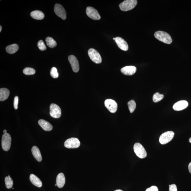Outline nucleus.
<instances>
[{
    "mask_svg": "<svg viewBox=\"0 0 191 191\" xmlns=\"http://www.w3.org/2000/svg\"><path fill=\"white\" fill-rule=\"evenodd\" d=\"M50 114L51 116L55 118H59L61 115V110L58 105L54 104H51L50 107Z\"/></svg>",
    "mask_w": 191,
    "mask_h": 191,
    "instance_id": "nucleus-7",
    "label": "nucleus"
},
{
    "mask_svg": "<svg viewBox=\"0 0 191 191\" xmlns=\"http://www.w3.org/2000/svg\"><path fill=\"white\" fill-rule=\"evenodd\" d=\"M50 75L53 78H57L58 77V73L56 67H53L51 69Z\"/></svg>",
    "mask_w": 191,
    "mask_h": 191,
    "instance_id": "nucleus-28",
    "label": "nucleus"
},
{
    "mask_svg": "<svg viewBox=\"0 0 191 191\" xmlns=\"http://www.w3.org/2000/svg\"><path fill=\"white\" fill-rule=\"evenodd\" d=\"M154 36L159 41L168 44H171L172 41L171 36L165 32L162 31L156 32L154 33Z\"/></svg>",
    "mask_w": 191,
    "mask_h": 191,
    "instance_id": "nucleus-1",
    "label": "nucleus"
},
{
    "mask_svg": "<svg viewBox=\"0 0 191 191\" xmlns=\"http://www.w3.org/2000/svg\"><path fill=\"white\" fill-rule=\"evenodd\" d=\"M32 154L36 159L38 162H41L42 160L41 152L38 147L36 146L33 147L32 148Z\"/></svg>",
    "mask_w": 191,
    "mask_h": 191,
    "instance_id": "nucleus-18",
    "label": "nucleus"
},
{
    "mask_svg": "<svg viewBox=\"0 0 191 191\" xmlns=\"http://www.w3.org/2000/svg\"><path fill=\"white\" fill-rule=\"evenodd\" d=\"M10 91L8 89L2 88L0 89V101H4L8 98Z\"/></svg>",
    "mask_w": 191,
    "mask_h": 191,
    "instance_id": "nucleus-20",
    "label": "nucleus"
},
{
    "mask_svg": "<svg viewBox=\"0 0 191 191\" xmlns=\"http://www.w3.org/2000/svg\"><path fill=\"white\" fill-rule=\"evenodd\" d=\"M88 55L91 60L96 64H101L102 61V58L99 53L95 49L91 48L88 51Z\"/></svg>",
    "mask_w": 191,
    "mask_h": 191,
    "instance_id": "nucleus-4",
    "label": "nucleus"
},
{
    "mask_svg": "<svg viewBox=\"0 0 191 191\" xmlns=\"http://www.w3.org/2000/svg\"><path fill=\"white\" fill-rule=\"evenodd\" d=\"M65 182V177L64 174L62 173L58 174L56 178V183L57 186L59 188H62L64 186Z\"/></svg>",
    "mask_w": 191,
    "mask_h": 191,
    "instance_id": "nucleus-17",
    "label": "nucleus"
},
{
    "mask_svg": "<svg viewBox=\"0 0 191 191\" xmlns=\"http://www.w3.org/2000/svg\"><path fill=\"white\" fill-rule=\"evenodd\" d=\"M5 182L6 187L7 189H10L13 186V181L10 177L8 176L5 178Z\"/></svg>",
    "mask_w": 191,
    "mask_h": 191,
    "instance_id": "nucleus-24",
    "label": "nucleus"
},
{
    "mask_svg": "<svg viewBox=\"0 0 191 191\" xmlns=\"http://www.w3.org/2000/svg\"><path fill=\"white\" fill-rule=\"evenodd\" d=\"M81 143L79 139L76 138H71L67 139L64 143V146L68 148H76L79 147Z\"/></svg>",
    "mask_w": 191,
    "mask_h": 191,
    "instance_id": "nucleus-8",
    "label": "nucleus"
},
{
    "mask_svg": "<svg viewBox=\"0 0 191 191\" xmlns=\"http://www.w3.org/2000/svg\"><path fill=\"white\" fill-rule=\"evenodd\" d=\"M115 42L120 49L124 51H127L129 49V46L127 42L123 38L117 37L115 38Z\"/></svg>",
    "mask_w": 191,
    "mask_h": 191,
    "instance_id": "nucleus-13",
    "label": "nucleus"
},
{
    "mask_svg": "<svg viewBox=\"0 0 191 191\" xmlns=\"http://www.w3.org/2000/svg\"><path fill=\"white\" fill-rule=\"evenodd\" d=\"M169 191H177L176 185L175 184H172L169 185Z\"/></svg>",
    "mask_w": 191,
    "mask_h": 191,
    "instance_id": "nucleus-31",
    "label": "nucleus"
},
{
    "mask_svg": "<svg viewBox=\"0 0 191 191\" xmlns=\"http://www.w3.org/2000/svg\"><path fill=\"white\" fill-rule=\"evenodd\" d=\"M146 191H158V190L157 187L152 186L147 189Z\"/></svg>",
    "mask_w": 191,
    "mask_h": 191,
    "instance_id": "nucleus-32",
    "label": "nucleus"
},
{
    "mask_svg": "<svg viewBox=\"0 0 191 191\" xmlns=\"http://www.w3.org/2000/svg\"><path fill=\"white\" fill-rule=\"evenodd\" d=\"M163 95L160 94L158 93H156L153 96V99L154 102L157 103L161 101L164 98Z\"/></svg>",
    "mask_w": 191,
    "mask_h": 191,
    "instance_id": "nucleus-26",
    "label": "nucleus"
},
{
    "mask_svg": "<svg viewBox=\"0 0 191 191\" xmlns=\"http://www.w3.org/2000/svg\"><path fill=\"white\" fill-rule=\"evenodd\" d=\"M11 138L10 135L8 133L4 134L3 135L1 139L2 147L5 151H8L10 148Z\"/></svg>",
    "mask_w": 191,
    "mask_h": 191,
    "instance_id": "nucleus-5",
    "label": "nucleus"
},
{
    "mask_svg": "<svg viewBox=\"0 0 191 191\" xmlns=\"http://www.w3.org/2000/svg\"><path fill=\"white\" fill-rule=\"evenodd\" d=\"M38 123L44 130L50 131L53 129V126L51 125V124L45 120H40L38 121Z\"/></svg>",
    "mask_w": 191,
    "mask_h": 191,
    "instance_id": "nucleus-16",
    "label": "nucleus"
},
{
    "mask_svg": "<svg viewBox=\"0 0 191 191\" xmlns=\"http://www.w3.org/2000/svg\"><path fill=\"white\" fill-rule=\"evenodd\" d=\"M69 61L70 63L72 70L75 73L79 71V62L76 57L73 55H70L68 56Z\"/></svg>",
    "mask_w": 191,
    "mask_h": 191,
    "instance_id": "nucleus-12",
    "label": "nucleus"
},
{
    "mask_svg": "<svg viewBox=\"0 0 191 191\" xmlns=\"http://www.w3.org/2000/svg\"><path fill=\"white\" fill-rule=\"evenodd\" d=\"M55 186H57V185L56 184H55Z\"/></svg>",
    "mask_w": 191,
    "mask_h": 191,
    "instance_id": "nucleus-38",
    "label": "nucleus"
},
{
    "mask_svg": "<svg viewBox=\"0 0 191 191\" xmlns=\"http://www.w3.org/2000/svg\"><path fill=\"white\" fill-rule=\"evenodd\" d=\"M114 191H123L120 190H115Z\"/></svg>",
    "mask_w": 191,
    "mask_h": 191,
    "instance_id": "nucleus-36",
    "label": "nucleus"
},
{
    "mask_svg": "<svg viewBox=\"0 0 191 191\" xmlns=\"http://www.w3.org/2000/svg\"><path fill=\"white\" fill-rule=\"evenodd\" d=\"M113 39L114 40H115V38H113Z\"/></svg>",
    "mask_w": 191,
    "mask_h": 191,
    "instance_id": "nucleus-39",
    "label": "nucleus"
},
{
    "mask_svg": "<svg viewBox=\"0 0 191 191\" xmlns=\"http://www.w3.org/2000/svg\"><path fill=\"white\" fill-rule=\"evenodd\" d=\"M86 14L88 16L93 20H100L101 16L96 9L92 7H87L86 9Z\"/></svg>",
    "mask_w": 191,
    "mask_h": 191,
    "instance_id": "nucleus-9",
    "label": "nucleus"
},
{
    "mask_svg": "<svg viewBox=\"0 0 191 191\" xmlns=\"http://www.w3.org/2000/svg\"><path fill=\"white\" fill-rule=\"evenodd\" d=\"M45 41L48 46L51 48H53L56 46L57 43L56 41L52 38L47 37Z\"/></svg>",
    "mask_w": 191,
    "mask_h": 191,
    "instance_id": "nucleus-23",
    "label": "nucleus"
},
{
    "mask_svg": "<svg viewBox=\"0 0 191 191\" xmlns=\"http://www.w3.org/2000/svg\"><path fill=\"white\" fill-rule=\"evenodd\" d=\"M3 133H4V134L7 133V130H4L3 131Z\"/></svg>",
    "mask_w": 191,
    "mask_h": 191,
    "instance_id": "nucleus-34",
    "label": "nucleus"
},
{
    "mask_svg": "<svg viewBox=\"0 0 191 191\" xmlns=\"http://www.w3.org/2000/svg\"><path fill=\"white\" fill-rule=\"evenodd\" d=\"M30 181L34 186L39 188L42 186V183L41 181L37 176L33 174L30 175Z\"/></svg>",
    "mask_w": 191,
    "mask_h": 191,
    "instance_id": "nucleus-19",
    "label": "nucleus"
},
{
    "mask_svg": "<svg viewBox=\"0 0 191 191\" xmlns=\"http://www.w3.org/2000/svg\"><path fill=\"white\" fill-rule=\"evenodd\" d=\"M137 4L136 0H126L120 3L119 6L121 10L127 11L135 8Z\"/></svg>",
    "mask_w": 191,
    "mask_h": 191,
    "instance_id": "nucleus-2",
    "label": "nucleus"
},
{
    "mask_svg": "<svg viewBox=\"0 0 191 191\" xmlns=\"http://www.w3.org/2000/svg\"><path fill=\"white\" fill-rule=\"evenodd\" d=\"M104 105L106 108L112 113H115L117 110V103L115 101L112 99H108L105 100Z\"/></svg>",
    "mask_w": 191,
    "mask_h": 191,
    "instance_id": "nucleus-10",
    "label": "nucleus"
},
{
    "mask_svg": "<svg viewBox=\"0 0 191 191\" xmlns=\"http://www.w3.org/2000/svg\"><path fill=\"white\" fill-rule=\"evenodd\" d=\"M19 102V97L18 96L15 97L14 102V106L15 110L18 109Z\"/></svg>",
    "mask_w": 191,
    "mask_h": 191,
    "instance_id": "nucleus-30",
    "label": "nucleus"
},
{
    "mask_svg": "<svg viewBox=\"0 0 191 191\" xmlns=\"http://www.w3.org/2000/svg\"><path fill=\"white\" fill-rule=\"evenodd\" d=\"M175 133L172 131L166 132L162 133L159 138V142L162 144H165L170 142L174 136Z\"/></svg>",
    "mask_w": 191,
    "mask_h": 191,
    "instance_id": "nucleus-6",
    "label": "nucleus"
},
{
    "mask_svg": "<svg viewBox=\"0 0 191 191\" xmlns=\"http://www.w3.org/2000/svg\"><path fill=\"white\" fill-rule=\"evenodd\" d=\"M189 142L191 143V137L190 138V139H189Z\"/></svg>",
    "mask_w": 191,
    "mask_h": 191,
    "instance_id": "nucleus-37",
    "label": "nucleus"
},
{
    "mask_svg": "<svg viewBox=\"0 0 191 191\" xmlns=\"http://www.w3.org/2000/svg\"><path fill=\"white\" fill-rule=\"evenodd\" d=\"M30 16L33 19L37 20H42L45 17V15L44 13L41 11L39 10L32 11L30 13Z\"/></svg>",
    "mask_w": 191,
    "mask_h": 191,
    "instance_id": "nucleus-21",
    "label": "nucleus"
},
{
    "mask_svg": "<svg viewBox=\"0 0 191 191\" xmlns=\"http://www.w3.org/2000/svg\"><path fill=\"white\" fill-rule=\"evenodd\" d=\"M23 73L24 74L27 75H33L36 73V70L33 68L27 67L24 69Z\"/></svg>",
    "mask_w": 191,
    "mask_h": 191,
    "instance_id": "nucleus-27",
    "label": "nucleus"
},
{
    "mask_svg": "<svg viewBox=\"0 0 191 191\" xmlns=\"http://www.w3.org/2000/svg\"><path fill=\"white\" fill-rule=\"evenodd\" d=\"M8 177H10V175H8Z\"/></svg>",
    "mask_w": 191,
    "mask_h": 191,
    "instance_id": "nucleus-40",
    "label": "nucleus"
},
{
    "mask_svg": "<svg viewBox=\"0 0 191 191\" xmlns=\"http://www.w3.org/2000/svg\"><path fill=\"white\" fill-rule=\"evenodd\" d=\"M136 70V68L135 66H127L122 68L121 72L124 75L132 76L135 73Z\"/></svg>",
    "mask_w": 191,
    "mask_h": 191,
    "instance_id": "nucleus-14",
    "label": "nucleus"
},
{
    "mask_svg": "<svg viewBox=\"0 0 191 191\" xmlns=\"http://www.w3.org/2000/svg\"><path fill=\"white\" fill-rule=\"evenodd\" d=\"M38 46L40 50L44 51L47 49V47L42 40H40L38 43Z\"/></svg>",
    "mask_w": 191,
    "mask_h": 191,
    "instance_id": "nucleus-29",
    "label": "nucleus"
},
{
    "mask_svg": "<svg viewBox=\"0 0 191 191\" xmlns=\"http://www.w3.org/2000/svg\"><path fill=\"white\" fill-rule=\"evenodd\" d=\"M133 150L135 153L139 158H143L146 157L147 153L146 150L140 143H135L134 145Z\"/></svg>",
    "mask_w": 191,
    "mask_h": 191,
    "instance_id": "nucleus-3",
    "label": "nucleus"
},
{
    "mask_svg": "<svg viewBox=\"0 0 191 191\" xmlns=\"http://www.w3.org/2000/svg\"><path fill=\"white\" fill-rule=\"evenodd\" d=\"M19 49V46L16 44H13L7 46L6 48L7 52L10 54L16 53Z\"/></svg>",
    "mask_w": 191,
    "mask_h": 191,
    "instance_id": "nucleus-22",
    "label": "nucleus"
},
{
    "mask_svg": "<svg viewBox=\"0 0 191 191\" xmlns=\"http://www.w3.org/2000/svg\"><path fill=\"white\" fill-rule=\"evenodd\" d=\"M2 30V27L1 26H0V32H1Z\"/></svg>",
    "mask_w": 191,
    "mask_h": 191,
    "instance_id": "nucleus-35",
    "label": "nucleus"
},
{
    "mask_svg": "<svg viewBox=\"0 0 191 191\" xmlns=\"http://www.w3.org/2000/svg\"><path fill=\"white\" fill-rule=\"evenodd\" d=\"M188 106L187 101L182 100L178 101L174 104L173 108L175 111H180L186 108Z\"/></svg>",
    "mask_w": 191,
    "mask_h": 191,
    "instance_id": "nucleus-15",
    "label": "nucleus"
},
{
    "mask_svg": "<svg viewBox=\"0 0 191 191\" xmlns=\"http://www.w3.org/2000/svg\"><path fill=\"white\" fill-rule=\"evenodd\" d=\"M54 11L57 16L63 20H66L67 18L66 12L62 5L58 4H56L55 5Z\"/></svg>",
    "mask_w": 191,
    "mask_h": 191,
    "instance_id": "nucleus-11",
    "label": "nucleus"
},
{
    "mask_svg": "<svg viewBox=\"0 0 191 191\" xmlns=\"http://www.w3.org/2000/svg\"><path fill=\"white\" fill-rule=\"evenodd\" d=\"M128 106L130 112L133 113L136 108V104L133 100H131L128 102Z\"/></svg>",
    "mask_w": 191,
    "mask_h": 191,
    "instance_id": "nucleus-25",
    "label": "nucleus"
},
{
    "mask_svg": "<svg viewBox=\"0 0 191 191\" xmlns=\"http://www.w3.org/2000/svg\"><path fill=\"white\" fill-rule=\"evenodd\" d=\"M188 169L189 172L191 174V162L189 164L188 166Z\"/></svg>",
    "mask_w": 191,
    "mask_h": 191,
    "instance_id": "nucleus-33",
    "label": "nucleus"
}]
</instances>
